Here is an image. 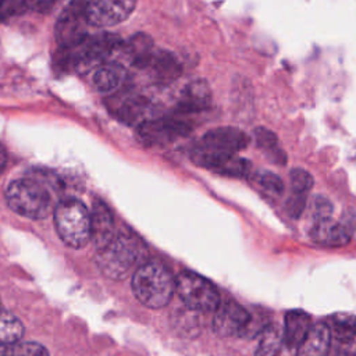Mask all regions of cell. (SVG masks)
<instances>
[{
	"label": "cell",
	"mask_w": 356,
	"mask_h": 356,
	"mask_svg": "<svg viewBox=\"0 0 356 356\" xmlns=\"http://www.w3.org/2000/svg\"><path fill=\"white\" fill-rule=\"evenodd\" d=\"M60 188L61 184L50 172H33L11 181L6 188V200L14 213L26 218L42 220L51 213L54 193Z\"/></svg>",
	"instance_id": "cell-1"
},
{
	"label": "cell",
	"mask_w": 356,
	"mask_h": 356,
	"mask_svg": "<svg viewBox=\"0 0 356 356\" xmlns=\"http://www.w3.org/2000/svg\"><path fill=\"white\" fill-rule=\"evenodd\" d=\"M122 44V39L114 33H99L86 36L81 43L72 47H60L54 61L56 68L63 71L74 70L79 74L95 71L99 65L110 61Z\"/></svg>",
	"instance_id": "cell-2"
},
{
	"label": "cell",
	"mask_w": 356,
	"mask_h": 356,
	"mask_svg": "<svg viewBox=\"0 0 356 356\" xmlns=\"http://www.w3.org/2000/svg\"><path fill=\"white\" fill-rule=\"evenodd\" d=\"M135 298L149 309L167 306L175 292V278L160 261L150 260L140 264L132 275Z\"/></svg>",
	"instance_id": "cell-3"
},
{
	"label": "cell",
	"mask_w": 356,
	"mask_h": 356,
	"mask_svg": "<svg viewBox=\"0 0 356 356\" xmlns=\"http://www.w3.org/2000/svg\"><path fill=\"white\" fill-rule=\"evenodd\" d=\"M140 257V242L131 234L120 232L97 252V264L104 275L122 280Z\"/></svg>",
	"instance_id": "cell-4"
},
{
	"label": "cell",
	"mask_w": 356,
	"mask_h": 356,
	"mask_svg": "<svg viewBox=\"0 0 356 356\" xmlns=\"http://www.w3.org/2000/svg\"><path fill=\"white\" fill-rule=\"evenodd\" d=\"M54 224L61 241L71 248H82L90 239V213L76 199H67L56 206Z\"/></svg>",
	"instance_id": "cell-5"
},
{
	"label": "cell",
	"mask_w": 356,
	"mask_h": 356,
	"mask_svg": "<svg viewBox=\"0 0 356 356\" xmlns=\"http://www.w3.org/2000/svg\"><path fill=\"white\" fill-rule=\"evenodd\" d=\"M175 292L184 305L193 312H214L220 305L217 288L196 273H179L175 278Z\"/></svg>",
	"instance_id": "cell-6"
},
{
	"label": "cell",
	"mask_w": 356,
	"mask_h": 356,
	"mask_svg": "<svg viewBox=\"0 0 356 356\" xmlns=\"http://www.w3.org/2000/svg\"><path fill=\"white\" fill-rule=\"evenodd\" d=\"M86 0H71L57 18L54 38L60 47H72L88 36Z\"/></svg>",
	"instance_id": "cell-7"
},
{
	"label": "cell",
	"mask_w": 356,
	"mask_h": 356,
	"mask_svg": "<svg viewBox=\"0 0 356 356\" xmlns=\"http://www.w3.org/2000/svg\"><path fill=\"white\" fill-rule=\"evenodd\" d=\"M191 160L202 167L211 170L220 175L242 178L250 172V163L235 153H224L200 145L199 142L191 150Z\"/></svg>",
	"instance_id": "cell-8"
},
{
	"label": "cell",
	"mask_w": 356,
	"mask_h": 356,
	"mask_svg": "<svg viewBox=\"0 0 356 356\" xmlns=\"http://www.w3.org/2000/svg\"><path fill=\"white\" fill-rule=\"evenodd\" d=\"M191 131L189 124L172 117L149 118L138 125L139 140L146 146H164L189 135Z\"/></svg>",
	"instance_id": "cell-9"
},
{
	"label": "cell",
	"mask_w": 356,
	"mask_h": 356,
	"mask_svg": "<svg viewBox=\"0 0 356 356\" xmlns=\"http://www.w3.org/2000/svg\"><path fill=\"white\" fill-rule=\"evenodd\" d=\"M136 0H89L86 15L89 25L107 28L125 21L135 10Z\"/></svg>",
	"instance_id": "cell-10"
},
{
	"label": "cell",
	"mask_w": 356,
	"mask_h": 356,
	"mask_svg": "<svg viewBox=\"0 0 356 356\" xmlns=\"http://www.w3.org/2000/svg\"><path fill=\"white\" fill-rule=\"evenodd\" d=\"M108 111L121 122L127 125H140L143 121L152 118L150 103L147 99L132 95V93H118L107 97L106 102Z\"/></svg>",
	"instance_id": "cell-11"
},
{
	"label": "cell",
	"mask_w": 356,
	"mask_h": 356,
	"mask_svg": "<svg viewBox=\"0 0 356 356\" xmlns=\"http://www.w3.org/2000/svg\"><path fill=\"white\" fill-rule=\"evenodd\" d=\"M213 317V331L222 338L242 335L250 321V313L234 300H225L217 306Z\"/></svg>",
	"instance_id": "cell-12"
},
{
	"label": "cell",
	"mask_w": 356,
	"mask_h": 356,
	"mask_svg": "<svg viewBox=\"0 0 356 356\" xmlns=\"http://www.w3.org/2000/svg\"><path fill=\"white\" fill-rule=\"evenodd\" d=\"M199 143L218 152L236 153L249 145V138L243 131L238 128L220 127L207 131Z\"/></svg>",
	"instance_id": "cell-13"
},
{
	"label": "cell",
	"mask_w": 356,
	"mask_h": 356,
	"mask_svg": "<svg viewBox=\"0 0 356 356\" xmlns=\"http://www.w3.org/2000/svg\"><path fill=\"white\" fill-rule=\"evenodd\" d=\"M310 236L321 246L339 248L349 243L352 229L345 222H339L328 217L314 221L310 229Z\"/></svg>",
	"instance_id": "cell-14"
},
{
	"label": "cell",
	"mask_w": 356,
	"mask_h": 356,
	"mask_svg": "<svg viewBox=\"0 0 356 356\" xmlns=\"http://www.w3.org/2000/svg\"><path fill=\"white\" fill-rule=\"evenodd\" d=\"M114 220L108 207L96 200L90 213V239H93L97 250L104 248L114 238Z\"/></svg>",
	"instance_id": "cell-15"
},
{
	"label": "cell",
	"mask_w": 356,
	"mask_h": 356,
	"mask_svg": "<svg viewBox=\"0 0 356 356\" xmlns=\"http://www.w3.org/2000/svg\"><path fill=\"white\" fill-rule=\"evenodd\" d=\"M124 60L136 68H146L153 54V39L146 33H135L118 50Z\"/></svg>",
	"instance_id": "cell-16"
},
{
	"label": "cell",
	"mask_w": 356,
	"mask_h": 356,
	"mask_svg": "<svg viewBox=\"0 0 356 356\" xmlns=\"http://www.w3.org/2000/svg\"><path fill=\"white\" fill-rule=\"evenodd\" d=\"M211 102V92L209 83L204 79H196L189 82L177 104L179 113H199L209 107Z\"/></svg>",
	"instance_id": "cell-17"
},
{
	"label": "cell",
	"mask_w": 356,
	"mask_h": 356,
	"mask_svg": "<svg viewBox=\"0 0 356 356\" xmlns=\"http://www.w3.org/2000/svg\"><path fill=\"white\" fill-rule=\"evenodd\" d=\"M331 331L325 323L312 325L305 339L295 349V356H328L331 348Z\"/></svg>",
	"instance_id": "cell-18"
},
{
	"label": "cell",
	"mask_w": 356,
	"mask_h": 356,
	"mask_svg": "<svg viewBox=\"0 0 356 356\" xmlns=\"http://www.w3.org/2000/svg\"><path fill=\"white\" fill-rule=\"evenodd\" d=\"M312 317L303 310H289L284 318L282 341L289 350H293L305 339L312 328Z\"/></svg>",
	"instance_id": "cell-19"
},
{
	"label": "cell",
	"mask_w": 356,
	"mask_h": 356,
	"mask_svg": "<svg viewBox=\"0 0 356 356\" xmlns=\"http://www.w3.org/2000/svg\"><path fill=\"white\" fill-rule=\"evenodd\" d=\"M125 68L117 61H106L93 71V86L102 93L117 90L125 79Z\"/></svg>",
	"instance_id": "cell-20"
},
{
	"label": "cell",
	"mask_w": 356,
	"mask_h": 356,
	"mask_svg": "<svg viewBox=\"0 0 356 356\" xmlns=\"http://www.w3.org/2000/svg\"><path fill=\"white\" fill-rule=\"evenodd\" d=\"M146 68L150 70L152 75L157 81L164 82V83L177 79L182 72V67H181L179 61L177 60V57L171 51H167V50L153 51L152 58Z\"/></svg>",
	"instance_id": "cell-21"
},
{
	"label": "cell",
	"mask_w": 356,
	"mask_h": 356,
	"mask_svg": "<svg viewBox=\"0 0 356 356\" xmlns=\"http://www.w3.org/2000/svg\"><path fill=\"white\" fill-rule=\"evenodd\" d=\"M334 337L341 343H349L356 335V316L345 312L328 316L325 323Z\"/></svg>",
	"instance_id": "cell-22"
},
{
	"label": "cell",
	"mask_w": 356,
	"mask_h": 356,
	"mask_svg": "<svg viewBox=\"0 0 356 356\" xmlns=\"http://www.w3.org/2000/svg\"><path fill=\"white\" fill-rule=\"evenodd\" d=\"M282 343V330L277 324H267L260 332L254 356H280Z\"/></svg>",
	"instance_id": "cell-23"
},
{
	"label": "cell",
	"mask_w": 356,
	"mask_h": 356,
	"mask_svg": "<svg viewBox=\"0 0 356 356\" xmlns=\"http://www.w3.org/2000/svg\"><path fill=\"white\" fill-rule=\"evenodd\" d=\"M24 335V325L13 313L0 309V345H11Z\"/></svg>",
	"instance_id": "cell-24"
},
{
	"label": "cell",
	"mask_w": 356,
	"mask_h": 356,
	"mask_svg": "<svg viewBox=\"0 0 356 356\" xmlns=\"http://www.w3.org/2000/svg\"><path fill=\"white\" fill-rule=\"evenodd\" d=\"M254 138H256L257 146L260 149H263L271 157V160H274V163L285 164L286 156L280 149L278 138H277V135L273 131H270V129H267L264 127H257L254 129Z\"/></svg>",
	"instance_id": "cell-25"
},
{
	"label": "cell",
	"mask_w": 356,
	"mask_h": 356,
	"mask_svg": "<svg viewBox=\"0 0 356 356\" xmlns=\"http://www.w3.org/2000/svg\"><path fill=\"white\" fill-rule=\"evenodd\" d=\"M3 356H49V352L44 346L36 342H15L7 345Z\"/></svg>",
	"instance_id": "cell-26"
},
{
	"label": "cell",
	"mask_w": 356,
	"mask_h": 356,
	"mask_svg": "<svg viewBox=\"0 0 356 356\" xmlns=\"http://www.w3.org/2000/svg\"><path fill=\"white\" fill-rule=\"evenodd\" d=\"M254 179H256V184L264 192H267L270 195L280 196L284 192V182H282V179L277 174H274L271 171H259L254 175Z\"/></svg>",
	"instance_id": "cell-27"
},
{
	"label": "cell",
	"mask_w": 356,
	"mask_h": 356,
	"mask_svg": "<svg viewBox=\"0 0 356 356\" xmlns=\"http://www.w3.org/2000/svg\"><path fill=\"white\" fill-rule=\"evenodd\" d=\"M289 181H291L292 191L295 193L307 195V192L313 186V177H312V174L309 171H306L305 168H300V167H296V168L291 170Z\"/></svg>",
	"instance_id": "cell-28"
},
{
	"label": "cell",
	"mask_w": 356,
	"mask_h": 356,
	"mask_svg": "<svg viewBox=\"0 0 356 356\" xmlns=\"http://www.w3.org/2000/svg\"><path fill=\"white\" fill-rule=\"evenodd\" d=\"M24 10H26L25 0H0V21L24 13Z\"/></svg>",
	"instance_id": "cell-29"
},
{
	"label": "cell",
	"mask_w": 356,
	"mask_h": 356,
	"mask_svg": "<svg viewBox=\"0 0 356 356\" xmlns=\"http://www.w3.org/2000/svg\"><path fill=\"white\" fill-rule=\"evenodd\" d=\"M332 214V204L331 202L324 197V196H317L313 200V218L316 220H323L328 218Z\"/></svg>",
	"instance_id": "cell-30"
},
{
	"label": "cell",
	"mask_w": 356,
	"mask_h": 356,
	"mask_svg": "<svg viewBox=\"0 0 356 356\" xmlns=\"http://www.w3.org/2000/svg\"><path fill=\"white\" fill-rule=\"evenodd\" d=\"M306 206V195L292 192V196L288 200V213L292 218H299Z\"/></svg>",
	"instance_id": "cell-31"
},
{
	"label": "cell",
	"mask_w": 356,
	"mask_h": 356,
	"mask_svg": "<svg viewBox=\"0 0 356 356\" xmlns=\"http://www.w3.org/2000/svg\"><path fill=\"white\" fill-rule=\"evenodd\" d=\"M57 0H25L26 10H32L36 13H49Z\"/></svg>",
	"instance_id": "cell-32"
},
{
	"label": "cell",
	"mask_w": 356,
	"mask_h": 356,
	"mask_svg": "<svg viewBox=\"0 0 356 356\" xmlns=\"http://www.w3.org/2000/svg\"><path fill=\"white\" fill-rule=\"evenodd\" d=\"M6 164H7V153H6V149L3 147V145L0 143V175L6 168Z\"/></svg>",
	"instance_id": "cell-33"
},
{
	"label": "cell",
	"mask_w": 356,
	"mask_h": 356,
	"mask_svg": "<svg viewBox=\"0 0 356 356\" xmlns=\"http://www.w3.org/2000/svg\"><path fill=\"white\" fill-rule=\"evenodd\" d=\"M349 345V348H348V356H356V335H355V338L348 343Z\"/></svg>",
	"instance_id": "cell-34"
},
{
	"label": "cell",
	"mask_w": 356,
	"mask_h": 356,
	"mask_svg": "<svg viewBox=\"0 0 356 356\" xmlns=\"http://www.w3.org/2000/svg\"><path fill=\"white\" fill-rule=\"evenodd\" d=\"M334 356H348V352H346V349H339L335 352Z\"/></svg>",
	"instance_id": "cell-35"
},
{
	"label": "cell",
	"mask_w": 356,
	"mask_h": 356,
	"mask_svg": "<svg viewBox=\"0 0 356 356\" xmlns=\"http://www.w3.org/2000/svg\"><path fill=\"white\" fill-rule=\"evenodd\" d=\"M0 309H1V302H0Z\"/></svg>",
	"instance_id": "cell-36"
}]
</instances>
